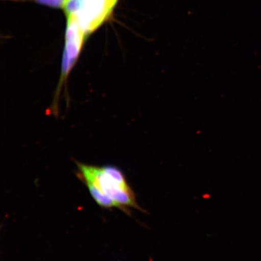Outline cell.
Segmentation results:
<instances>
[{"mask_svg": "<svg viewBox=\"0 0 261 261\" xmlns=\"http://www.w3.org/2000/svg\"><path fill=\"white\" fill-rule=\"evenodd\" d=\"M77 178L86 186L100 207L117 208L129 214L128 207L142 211L125 175L117 166H98L76 162Z\"/></svg>", "mask_w": 261, "mask_h": 261, "instance_id": "1", "label": "cell"}, {"mask_svg": "<svg viewBox=\"0 0 261 261\" xmlns=\"http://www.w3.org/2000/svg\"><path fill=\"white\" fill-rule=\"evenodd\" d=\"M116 5L113 0H68L64 9L66 16L76 19L88 37L107 20Z\"/></svg>", "mask_w": 261, "mask_h": 261, "instance_id": "2", "label": "cell"}, {"mask_svg": "<svg viewBox=\"0 0 261 261\" xmlns=\"http://www.w3.org/2000/svg\"><path fill=\"white\" fill-rule=\"evenodd\" d=\"M87 37L76 19L73 16H67V26L65 34V44L61 76L55 99H58L62 87L67 83V78L77 63Z\"/></svg>", "mask_w": 261, "mask_h": 261, "instance_id": "3", "label": "cell"}, {"mask_svg": "<svg viewBox=\"0 0 261 261\" xmlns=\"http://www.w3.org/2000/svg\"><path fill=\"white\" fill-rule=\"evenodd\" d=\"M33 1L48 7L64 9L68 0H33Z\"/></svg>", "mask_w": 261, "mask_h": 261, "instance_id": "4", "label": "cell"}, {"mask_svg": "<svg viewBox=\"0 0 261 261\" xmlns=\"http://www.w3.org/2000/svg\"><path fill=\"white\" fill-rule=\"evenodd\" d=\"M114 2H115L117 4V2H118V0H113Z\"/></svg>", "mask_w": 261, "mask_h": 261, "instance_id": "5", "label": "cell"}]
</instances>
